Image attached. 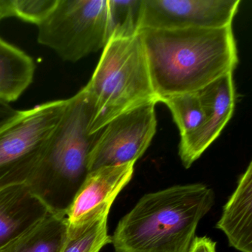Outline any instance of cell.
Returning <instances> with one entry per match:
<instances>
[{
  "instance_id": "6da1fadb",
  "label": "cell",
  "mask_w": 252,
  "mask_h": 252,
  "mask_svg": "<svg viewBox=\"0 0 252 252\" xmlns=\"http://www.w3.org/2000/svg\"><path fill=\"white\" fill-rule=\"evenodd\" d=\"M139 35L158 99L197 92L238 64L232 26L220 29H142Z\"/></svg>"
},
{
  "instance_id": "7a4b0ae2",
  "label": "cell",
  "mask_w": 252,
  "mask_h": 252,
  "mask_svg": "<svg viewBox=\"0 0 252 252\" xmlns=\"http://www.w3.org/2000/svg\"><path fill=\"white\" fill-rule=\"evenodd\" d=\"M214 202L213 190L203 184L145 194L118 223L112 236L115 252H189Z\"/></svg>"
},
{
  "instance_id": "3957f363",
  "label": "cell",
  "mask_w": 252,
  "mask_h": 252,
  "mask_svg": "<svg viewBox=\"0 0 252 252\" xmlns=\"http://www.w3.org/2000/svg\"><path fill=\"white\" fill-rule=\"evenodd\" d=\"M92 106L85 88L69 98L64 116L36 170L26 184L54 213H67L86 178L97 133L88 127Z\"/></svg>"
},
{
  "instance_id": "277c9868",
  "label": "cell",
  "mask_w": 252,
  "mask_h": 252,
  "mask_svg": "<svg viewBox=\"0 0 252 252\" xmlns=\"http://www.w3.org/2000/svg\"><path fill=\"white\" fill-rule=\"evenodd\" d=\"M92 106L90 135L120 115L147 103H158L139 33L112 38L103 49L91 80L84 87Z\"/></svg>"
},
{
  "instance_id": "5b68a950",
  "label": "cell",
  "mask_w": 252,
  "mask_h": 252,
  "mask_svg": "<svg viewBox=\"0 0 252 252\" xmlns=\"http://www.w3.org/2000/svg\"><path fill=\"white\" fill-rule=\"evenodd\" d=\"M56 100L20 110L0 127V189L26 184L45 155L68 105Z\"/></svg>"
},
{
  "instance_id": "8992f818",
  "label": "cell",
  "mask_w": 252,
  "mask_h": 252,
  "mask_svg": "<svg viewBox=\"0 0 252 252\" xmlns=\"http://www.w3.org/2000/svg\"><path fill=\"white\" fill-rule=\"evenodd\" d=\"M108 0H58L38 25L37 41L63 61L76 63L110 40Z\"/></svg>"
},
{
  "instance_id": "52a82bcc",
  "label": "cell",
  "mask_w": 252,
  "mask_h": 252,
  "mask_svg": "<svg viewBox=\"0 0 252 252\" xmlns=\"http://www.w3.org/2000/svg\"><path fill=\"white\" fill-rule=\"evenodd\" d=\"M156 104L147 103L126 112L97 132L88 158V172L141 158L156 135Z\"/></svg>"
},
{
  "instance_id": "ba28073f",
  "label": "cell",
  "mask_w": 252,
  "mask_h": 252,
  "mask_svg": "<svg viewBox=\"0 0 252 252\" xmlns=\"http://www.w3.org/2000/svg\"><path fill=\"white\" fill-rule=\"evenodd\" d=\"M240 3V0H142L139 32L232 26Z\"/></svg>"
},
{
  "instance_id": "9c48e42d",
  "label": "cell",
  "mask_w": 252,
  "mask_h": 252,
  "mask_svg": "<svg viewBox=\"0 0 252 252\" xmlns=\"http://www.w3.org/2000/svg\"><path fill=\"white\" fill-rule=\"evenodd\" d=\"M198 92L206 117L197 129L181 137L178 153L186 169L191 167L212 145L232 117L236 103L233 73L222 76Z\"/></svg>"
},
{
  "instance_id": "30bf717a",
  "label": "cell",
  "mask_w": 252,
  "mask_h": 252,
  "mask_svg": "<svg viewBox=\"0 0 252 252\" xmlns=\"http://www.w3.org/2000/svg\"><path fill=\"white\" fill-rule=\"evenodd\" d=\"M135 163L104 166L90 172L66 213L67 230L109 215L113 202L130 182Z\"/></svg>"
},
{
  "instance_id": "8fae6325",
  "label": "cell",
  "mask_w": 252,
  "mask_h": 252,
  "mask_svg": "<svg viewBox=\"0 0 252 252\" xmlns=\"http://www.w3.org/2000/svg\"><path fill=\"white\" fill-rule=\"evenodd\" d=\"M50 212L27 184L0 189V251L39 223Z\"/></svg>"
},
{
  "instance_id": "7c38bea8",
  "label": "cell",
  "mask_w": 252,
  "mask_h": 252,
  "mask_svg": "<svg viewBox=\"0 0 252 252\" xmlns=\"http://www.w3.org/2000/svg\"><path fill=\"white\" fill-rule=\"evenodd\" d=\"M229 245L241 252H252V163L239 180L216 225Z\"/></svg>"
},
{
  "instance_id": "4fadbf2b",
  "label": "cell",
  "mask_w": 252,
  "mask_h": 252,
  "mask_svg": "<svg viewBox=\"0 0 252 252\" xmlns=\"http://www.w3.org/2000/svg\"><path fill=\"white\" fill-rule=\"evenodd\" d=\"M35 70L30 56L0 38V100L17 101L33 82Z\"/></svg>"
},
{
  "instance_id": "5bb4252c",
  "label": "cell",
  "mask_w": 252,
  "mask_h": 252,
  "mask_svg": "<svg viewBox=\"0 0 252 252\" xmlns=\"http://www.w3.org/2000/svg\"><path fill=\"white\" fill-rule=\"evenodd\" d=\"M66 214L50 212L0 252H60L67 237Z\"/></svg>"
},
{
  "instance_id": "9a60e30c",
  "label": "cell",
  "mask_w": 252,
  "mask_h": 252,
  "mask_svg": "<svg viewBox=\"0 0 252 252\" xmlns=\"http://www.w3.org/2000/svg\"><path fill=\"white\" fill-rule=\"evenodd\" d=\"M158 102L166 104L170 110L181 137L197 129L206 117V109L198 91L163 97Z\"/></svg>"
},
{
  "instance_id": "2e32d148",
  "label": "cell",
  "mask_w": 252,
  "mask_h": 252,
  "mask_svg": "<svg viewBox=\"0 0 252 252\" xmlns=\"http://www.w3.org/2000/svg\"><path fill=\"white\" fill-rule=\"evenodd\" d=\"M104 215L75 229L67 230V237L60 252H99L112 243L107 231V218Z\"/></svg>"
},
{
  "instance_id": "e0dca14e",
  "label": "cell",
  "mask_w": 252,
  "mask_h": 252,
  "mask_svg": "<svg viewBox=\"0 0 252 252\" xmlns=\"http://www.w3.org/2000/svg\"><path fill=\"white\" fill-rule=\"evenodd\" d=\"M141 8L142 0H108L110 39L138 34Z\"/></svg>"
},
{
  "instance_id": "ac0fdd59",
  "label": "cell",
  "mask_w": 252,
  "mask_h": 252,
  "mask_svg": "<svg viewBox=\"0 0 252 252\" xmlns=\"http://www.w3.org/2000/svg\"><path fill=\"white\" fill-rule=\"evenodd\" d=\"M58 3V0H9L11 17L38 25L44 21Z\"/></svg>"
},
{
  "instance_id": "d6986e66",
  "label": "cell",
  "mask_w": 252,
  "mask_h": 252,
  "mask_svg": "<svg viewBox=\"0 0 252 252\" xmlns=\"http://www.w3.org/2000/svg\"><path fill=\"white\" fill-rule=\"evenodd\" d=\"M216 242L207 237H195L189 252H216Z\"/></svg>"
},
{
  "instance_id": "ffe728a7",
  "label": "cell",
  "mask_w": 252,
  "mask_h": 252,
  "mask_svg": "<svg viewBox=\"0 0 252 252\" xmlns=\"http://www.w3.org/2000/svg\"><path fill=\"white\" fill-rule=\"evenodd\" d=\"M20 110H16L9 103L0 100V127L12 120L18 115Z\"/></svg>"
},
{
  "instance_id": "44dd1931",
  "label": "cell",
  "mask_w": 252,
  "mask_h": 252,
  "mask_svg": "<svg viewBox=\"0 0 252 252\" xmlns=\"http://www.w3.org/2000/svg\"><path fill=\"white\" fill-rule=\"evenodd\" d=\"M8 17H11L9 0H0V22Z\"/></svg>"
}]
</instances>
